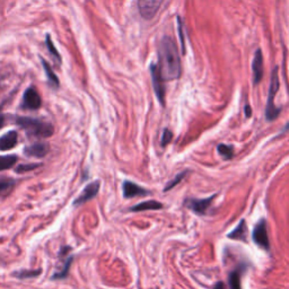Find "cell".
Returning a JSON list of instances; mask_svg holds the SVG:
<instances>
[{"mask_svg": "<svg viewBox=\"0 0 289 289\" xmlns=\"http://www.w3.org/2000/svg\"><path fill=\"white\" fill-rule=\"evenodd\" d=\"M41 273V270H19L14 273V276L19 279H27V278H35Z\"/></svg>", "mask_w": 289, "mask_h": 289, "instance_id": "cell-18", "label": "cell"}, {"mask_svg": "<svg viewBox=\"0 0 289 289\" xmlns=\"http://www.w3.org/2000/svg\"><path fill=\"white\" fill-rule=\"evenodd\" d=\"M229 289H241V274L238 270L233 271L228 277Z\"/></svg>", "mask_w": 289, "mask_h": 289, "instance_id": "cell-17", "label": "cell"}, {"mask_svg": "<svg viewBox=\"0 0 289 289\" xmlns=\"http://www.w3.org/2000/svg\"><path fill=\"white\" fill-rule=\"evenodd\" d=\"M214 289H226L225 288V285L222 283H218L217 285H216V287Z\"/></svg>", "mask_w": 289, "mask_h": 289, "instance_id": "cell-30", "label": "cell"}, {"mask_svg": "<svg viewBox=\"0 0 289 289\" xmlns=\"http://www.w3.org/2000/svg\"><path fill=\"white\" fill-rule=\"evenodd\" d=\"M163 204L158 201L155 200H148L144 201V203H140L136 204L131 208V211H145V210H158V209H162Z\"/></svg>", "mask_w": 289, "mask_h": 289, "instance_id": "cell-14", "label": "cell"}, {"mask_svg": "<svg viewBox=\"0 0 289 289\" xmlns=\"http://www.w3.org/2000/svg\"><path fill=\"white\" fill-rule=\"evenodd\" d=\"M173 138V134L170 132V130H165L164 134H163V138H162V146L163 147H165L166 145H169L170 140H172Z\"/></svg>", "mask_w": 289, "mask_h": 289, "instance_id": "cell-26", "label": "cell"}, {"mask_svg": "<svg viewBox=\"0 0 289 289\" xmlns=\"http://www.w3.org/2000/svg\"><path fill=\"white\" fill-rule=\"evenodd\" d=\"M244 111H245V114H246V117H251V107H250V105H245V109H244Z\"/></svg>", "mask_w": 289, "mask_h": 289, "instance_id": "cell-28", "label": "cell"}, {"mask_svg": "<svg viewBox=\"0 0 289 289\" xmlns=\"http://www.w3.org/2000/svg\"><path fill=\"white\" fill-rule=\"evenodd\" d=\"M148 194V191L142 189L137 184L130 181H125L123 183V196L124 198H134L137 196H146Z\"/></svg>", "mask_w": 289, "mask_h": 289, "instance_id": "cell-11", "label": "cell"}, {"mask_svg": "<svg viewBox=\"0 0 289 289\" xmlns=\"http://www.w3.org/2000/svg\"><path fill=\"white\" fill-rule=\"evenodd\" d=\"M47 45H48L49 51L51 52V54L53 55V57H54L55 59H57V60L60 61V60H61V57H60V54H59V52L57 51V49L54 48L53 43H52V40H51L50 35H47Z\"/></svg>", "mask_w": 289, "mask_h": 289, "instance_id": "cell-23", "label": "cell"}, {"mask_svg": "<svg viewBox=\"0 0 289 289\" xmlns=\"http://www.w3.org/2000/svg\"><path fill=\"white\" fill-rule=\"evenodd\" d=\"M17 157L14 155L8 156H0V170H9L16 164Z\"/></svg>", "mask_w": 289, "mask_h": 289, "instance_id": "cell-15", "label": "cell"}, {"mask_svg": "<svg viewBox=\"0 0 289 289\" xmlns=\"http://www.w3.org/2000/svg\"><path fill=\"white\" fill-rule=\"evenodd\" d=\"M212 199H214V197L207 198V199H203V200L190 199V200L187 201L186 204H187V208L196 212V214L204 215V212L207 211V209L210 207V204L212 203Z\"/></svg>", "mask_w": 289, "mask_h": 289, "instance_id": "cell-10", "label": "cell"}, {"mask_svg": "<svg viewBox=\"0 0 289 289\" xmlns=\"http://www.w3.org/2000/svg\"><path fill=\"white\" fill-rule=\"evenodd\" d=\"M218 153L221 154L222 157L226 159H231L233 156H234V151H233V147L227 145H219L218 146Z\"/></svg>", "mask_w": 289, "mask_h": 289, "instance_id": "cell-21", "label": "cell"}, {"mask_svg": "<svg viewBox=\"0 0 289 289\" xmlns=\"http://www.w3.org/2000/svg\"><path fill=\"white\" fill-rule=\"evenodd\" d=\"M252 70H253V83L254 85H257L263 77V54L260 49L255 51L253 58L252 64Z\"/></svg>", "mask_w": 289, "mask_h": 289, "instance_id": "cell-9", "label": "cell"}, {"mask_svg": "<svg viewBox=\"0 0 289 289\" xmlns=\"http://www.w3.org/2000/svg\"><path fill=\"white\" fill-rule=\"evenodd\" d=\"M42 65H43L44 70H45V72H47V76H48L49 81H50L51 84H53L55 87H58L59 86V79H58L57 76H55L54 72L52 71V69L49 67V65L47 64V61H45L44 59H42Z\"/></svg>", "mask_w": 289, "mask_h": 289, "instance_id": "cell-19", "label": "cell"}, {"mask_svg": "<svg viewBox=\"0 0 289 289\" xmlns=\"http://www.w3.org/2000/svg\"><path fill=\"white\" fill-rule=\"evenodd\" d=\"M40 166V164H26V165H20L16 169V172L17 173H25V172H29V170H35L37 167Z\"/></svg>", "mask_w": 289, "mask_h": 289, "instance_id": "cell-25", "label": "cell"}, {"mask_svg": "<svg viewBox=\"0 0 289 289\" xmlns=\"http://www.w3.org/2000/svg\"><path fill=\"white\" fill-rule=\"evenodd\" d=\"M17 124L26 131L27 135L36 138H48L53 135V125L32 118H17Z\"/></svg>", "mask_w": 289, "mask_h": 289, "instance_id": "cell-2", "label": "cell"}, {"mask_svg": "<svg viewBox=\"0 0 289 289\" xmlns=\"http://www.w3.org/2000/svg\"><path fill=\"white\" fill-rule=\"evenodd\" d=\"M3 123H5V117L2 116L1 113H0V129L2 128V125H3Z\"/></svg>", "mask_w": 289, "mask_h": 289, "instance_id": "cell-29", "label": "cell"}, {"mask_svg": "<svg viewBox=\"0 0 289 289\" xmlns=\"http://www.w3.org/2000/svg\"><path fill=\"white\" fill-rule=\"evenodd\" d=\"M49 146L45 142H35V144L29 146L25 149V154L32 157L41 158L48 154Z\"/></svg>", "mask_w": 289, "mask_h": 289, "instance_id": "cell-12", "label": "cell"}, {"mask_svg": "<svg viewBox=\"0 0 289 289\" xmlns=\"http://www.w3.org/2000/svg\"><path fill=\"white\" fill-rule=\"evenodd\" d=\"M245 236H246V226H245V221H242L238 226V228H236L235 231H233L231 234L228 235V238L232 239H245Z\"/></svg>", "mask_w": 289, "mask_h": 289, "instance_id": "cell-16", "label": "cell"}, {"mask_svg": "<svg viewBox=\"0 0 289 289\" xmlns=\"http://www.w3.org/2000/svg\"><path fill=\"white\" fill-rule=\"evenodd\" d=\"M71 261H72V256H69L67 260H66L65 266L60 271H58L57 273L53 276V279H62V278H66L68 276L69 272V268L71 266Z\"/></svg>", "mask_w": 289, "mask_h": 289, "instance_id": "cell-20", "label": "cell"}, {"mask_svg": "<svg viewBox=\"0 0 289 289\" xmlns=\"http://www.w3.org/2000/svg\"><path fill=\"white\" fill-rule=\"evenodd\" d=\"M13 186H14L13 181H2V182H0V194L5 193L6 191L9 190Z\"/></svg>", "mask_w": 289, "mask_h": 289, "instance_id": "cell-27", "label": "cell"}, {"mask_svg": "<svg viewBox=\"0 0 289 289\" xmlns=\"http://www.w3.org/2000/svg\"><path fill=\"white\" fill-rule=\"evenodd\" d=\"M18 140V135L16 131H9L8 134L0 137V151H9L15 147Z\"/></svg>", "mask_w": 289, "mask_h": 289, "instance_id": "cell-13", "label": "cell"}, {"mask_svg": "<svg viewBox=\"0 0 289 289\" xmlns=\"http://www.w3.org/2000/svg\"><path fill=\"white\" fill-rule=\"evenodd\" d=\"M158 69L164 81H173L181 76V60L177 47L170 37H163L158 45Z\"/></svg>", "mask_w": 289, "mask_h": 289, "instance_id": "cell-1", "label": "cell"}, {"mask_svg": "<svg viewBox=\"0 0 289 289\" xmlns=\"http://www.w3.org/2000/svg\"><path fill=\"white\" fill-rule=\"evenodd\" d=\"M163 1L164 0H138L139 13L142 18L152 19L161 8Z\"/></svg>", "mask_w": 289, "mask_h": 289, "instance_id": "cell-4", "label": "cell"}, {"mask_svg": "<svg viewBox=\"0 0 289 289\" xmlns=\"http://www.w3.org/2000/svg\"><path fill=\"white\" fill-rule=\"evenodd\" d=\"M23 106L29 110H37L41 106V97L33 87L27 88L26 92L24 93Z\"/></svg>", "mask_w": 289, "mask_h": 289, "instance_id": "cell-8", "label": "cell"}, {"mask_svg": "<svg viewBox=\"0 0 289 289\" xmlns=\"http://www.w3.org/2000/svg\"><path fill=\"white\" fill-rule=\"evenodd\" d=\"M253 241L255 242L260 248H262L264 250H269L270 242H269V238H268L266 221H260L255 225V227H254V231H253Z\"/></svg>", "mask_w": 289, "mask_h": 289, "instance_id": "cell-6", "label": "cell"}, {"mask_svg": "<svg viewBox=\"0 0 289 289\" xmlns=\"http://www.w3.org/2000/svg\"><path fill=\"white\" fill-rule=\"evenodd\" d=\"M99 190H100V181H95V182L89 183L88 186L83 190L81 196L75 200L74 204L75 206H81V204L87 203V201H89L90 199H93V198L99 193Z\"/></svg>", "mask_w": 289, "mask_h": 289, "instance_id": "cell-7", "label": "cell"}, {"mask_svg": "<svg viewBox=\"0 0 289 289\" xmlns=\"http://www.w3.org/2000/svg\"><path fill=\"white\" fill-rule=\"evenodd\" d=\"M279 89V76H278V67L273 69L272 75H271V82L269 87V95H268L267 109H266V117L267 120L272 121L277 119L280 113V109L274 106V96Z\"/></svg>", "mask_w": 289, "mask_h": 289, "instance_id": "cell-3", "label": "cell"}, {"mask_svg": "<svg viewBox=\"0 0 289 289\" xmlns=\"http://www.w3.org/2000/svg\"><path fill=\"white\" fill-rule=\"evenodd\" d=\"M177 29H179V35L181 40V47H182V52L186 53V40H184V29H183V23L181 18L179 17L177 18Z\"/></svg>", "mask_w": 289, "mask_h": 289, "instance_id": "cell-22", "label": "cell"}, {"mask_svg": "<svg viewBox=\"0 0 289 289\" xmlns=\"http://www.w3.org/2000/svg\"><path fill=\"white\" fill-rule=\"evenodd\" d=\"M151 75H152V81L153 85H154V89L156 93V96L159 100L163 105L165 103V87H164V79H163L161 71H159L158 66L152 65L151 66Z\"/></svg>", "mask_w": 289, "mask_h": 289, "instance_id": "cell-5", "label": "cell"}, {"mask_svg": "<svg viewBox=\"0 0 289 289\" xmlns=\"http://www.w3.org/2000/svg\"><path fill=\"white\" fill-rule=\"evenodd\" d=\"M186 174H187V172H184V173H181V174H179V175H177L175 179H174L173 181H170V182L167 184L166 186V187H165V190L164 191H169V190H170L172 189V187H174L176 186V184H179L181 181L183 180V177L186 176Z\"/></svg>", "mask_w": 289, "mask_h": 289, "instance_id": "cell-24", "label": "cell"}]
</instances>
